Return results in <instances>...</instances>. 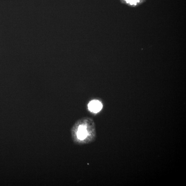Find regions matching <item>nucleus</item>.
Wrapping results in <instances>:
<instances>
[{
    "instance_id": "obj_1",
    "label": "nucleus",
    "mask_w": 186,
    "mask_h": 186,
    "mask_svg": "<svg viewBox=\"0 0 186 186\" xmlns=\"http://www.w3.org/2000/svg\"><path fill=\"white\" fill-rule=\"evenodd\" d=\"M90 118L82 119L79 121V124L77 133V137L80 140H84L88 136V133L87 130V123Z\"/></svg>"
},
{
    "instance_id": "obj_2",
    "label": "nucleus",
    "mask_w": 186,
    "mask_h": 186,
    "mask_svg": "<svg viewBox=\"0 0 186 186\" xmlns=\"http://www.w3.org/2000/svg\"><path fill=\"white\" fill-rule=\"evenodd\" d=\"M88 108L90 112L96 113L102 109L103 105L101 102L98 100H93L90 102L88 105Z\"/></svg>"
}]
</instances>
